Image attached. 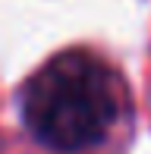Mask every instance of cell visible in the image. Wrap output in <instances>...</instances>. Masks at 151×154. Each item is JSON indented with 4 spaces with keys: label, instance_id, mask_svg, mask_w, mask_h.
I'll return each instance as SVG.
<instances>
[{
    "label": "cell",
    "instance_id": "1",
    "mask_svg": "<svg viewBox=\"0 0 151 154\" xmlns=\"http://www.w3.org/2000/svg\"><path fill=\"white\" fill-rule=\"evenodd\" d=\"M22 116L41 145L63 154L88 151L123 116V85L104 60L69 51L29 79Z\"/></svg>",
    "mask_w": 151,
    "mask_h": 154
}]
</instances>
